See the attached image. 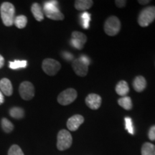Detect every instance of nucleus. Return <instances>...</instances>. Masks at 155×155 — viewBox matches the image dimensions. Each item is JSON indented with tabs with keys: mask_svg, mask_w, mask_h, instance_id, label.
Returning a JSON list of instances; mask_svg holds the SVG:
<instances>
[{
	"mask_svg": "<svg viewBox=\"0 0 155 155\" xmlns=\"http://www.w3.org/2000/svg\"><path fill=\"white\" fill-rule=\"evenodd\" d=\"M133 88L137 92H142L147 87V81L144 77L138 75L133 81Z\"/></svg>",
	"mask_w": 155,
	"mask_h": 155,
	"instance_id": "nucleus-14",
	"label": "nucleus"
},
{
	"mask_svg": "<svg viewBox=\"0 0 155 155\" xmlns=\"http://www.w3.org/2000/svg\"><path fill=\"white\" fill-rule=\"evenodd\" d=\"M9 115L16 119H22L25 116V111L20 107H13L9 110Z\"/></svg>",
	"mask_w": 155,
	"mask_h": 155,
	"instance_id": "nucleus-20",
	"label": "nucleus"
},
{
	"mask_svg": "<svg viewBox=\"0 0 155 155\" xmlns=\"http://www.w3.org/2000/svg\"><path fill=\"white\" fill-rule=\"evenodd\" d=\"M5 65V58H3V56L0 55V68H2Z\"/></svg>",
	"mask_w": 155,
	"mask_h": 155,
	"instance_id": "nucleus-31",
	"label": "nucleus"
},
{
	"mask_svg": "<svg viewBox=\"0 0 155 155\" xmlns=\"http://www.w3.org/2000/svg\"><path fill=\"white\" fill-rule=\"evenodd\" d=\"M141 155H155V145L146 142L141 147Z\"/></svg>",
	"mask_w": 155,
	"mask_h": 155,
	"instance_id": "nucleus-19",
	"label": "nucleus"
},
{
	"mask_svg": "<svg viewBox=\"0 0 155 155\" xmlns=\"http://www.w3.org/2000/svg\"><path fill=\"white\" fill-rule=\"evenodd\" d=\"M79 58H80L81 60H82V61L84 62L85 63H86L88 65H89V64H90V63H91L90 59H89V58H88V56H86V55H81Z\"/></svg>",
	"mask_w": 155,
	"mask_h": 155,
	"instance_id": "nucleus-29",
	"label": "nucleus"
},
{
	"mask_svg": "<svg viewBox=\"0 0 155 155\" xmlns=\"http://www.w3.org/2000/svg\"><path fill=\"white\" fill-rule=\"evenodd\" d=\"M14 23L17 28L23 29L28 24V18L25 15H19L15 18Z\"/></svg>",
	"mask_w": 155,
	"mask_h": 155,
	"instance_id": "nucleus-21",
	"label": "nucleus"
},
{
	"mask_svg": "<svg viewBox=\"0 0 155 155\" xmlns=\"http://www.w3.org/2000/svg\"><path fill=\"white\" fill-rule=\"evenodd\" d=\"M8 155H24V153L18 145L14 144L9 148Z\"/></svg>",
	"mask_w": 155,
	"mask_h": 155,
	"instance_id": "nucleus-25",
	"label": "nucleus"
},
{
	"mask_svg": "<svg viewBox=\"0 0 155 155\" xmlns=\"http://www.w3.org/2000/svg\"><path fill=\"white\" fill-rule=\"evenodd\" d=\"M127 2L126 0H116L115 1V5L116 7H118L119 8H122V7H124L126 5H127Z\"/></svg>",
	"mask_w": 155,
	"mask_h": 155,
	"instance_id": "nucleus-28",
	"label": "nucleus"
},
{
	"mask_svg": "<svg viewBox=\"0 0 155 155\" xmlns=\"http://www.w3.org/2000/svg\"><path fill=\"white\" fill-rule=\"evenodd\" d=\"M0 13L4 25L10 27L14 24L15 8L10 2H3L0 7Z\"/></svg>",
	"mask_w": 155,
	"mask_h": 155,
	"instance_id": "nucleus-1",
	"label": "nucleus"
},
{
	"mask_svg": "<svg viewBox=\"0 0 155 155\" xmlns=\"http://www.w3.org/2000/svg\"><path fill=\"white\" fill-rule=\"evenodd\" d=\"M86 104L92 110H97L101 107L102 103L101 97L96 94H91L86 98Z\"/></svg>",
	"mask_w": 155,
	"mask_h": 155,
	"instance_id": "nucleus-11",
	"label": "nucleus"
},
{
	"mask_svg": "<svg viewBox=\"0 0 155 155\" xmlns=\"http://www.w3.org/2000/svg\"><path fill=\"white\" fill-rule=\"evenodd\" d=\"M81 25H82L83 28L84 29L89 28V23L91 22V14L86 12H83L81 14Z\"/></svg>",
	"mask_w": 155,
	"mask_h": 155,
	"instance_id": "nucleus-24",
	"label": "nucleus"
},
{
	"mask_svg": "<svg viewBox=\"0 0 155 155\" xmlns=\"http://www.w3.org/2000/svg\"><path fill=\"white\" fill-rule=\"evenodd\" d=\"M27 65H28V62L26 61H15L9 62V68L12 70L25 68L27 67Z\"/></svg>",
	"mask_w": 155,
	"mask_h": 155,
	"instance_id": "nucleus-23",
	"label": "nucleus"
},
{
	"mask_svg": "<svg viewBox=\"0 0 155 155\" xmlns=\"http://www.w3.org/2000/svg\"><path fill=\"white\" fill-rule=\"evenodd\" d=\"M115 91L116 94L121 97L127 96V95L129 92V88L128 83L125 81H121L117 83L116 86Z\"/></svg>",
	"mask_w": 155,
	"mask_h": 155,
	"instance_id": "nucleus-16",
	"label": "nucleus"
},
{
	"mask_svg": "<svg viewBox=\"0 0 155 155\" xmlns=\"http://www.w3.org/2000/svg\"><path fill=\"white\" fill-rule=\"evenodd\" d=\"M150 0H145V1H142V0H139L138 2L140 4V5H147V4L150 3Z\"/></svg>",
	"mask_w": 155,
	"mask_h": 155,
	"instance_id": "nucleus-32",
	"label": "nucleus"
},
{
	"mask_svg": "<svg viewBox=\"0 0 155 155\" xmlns=\"http://www.w3.org/2000/svg\"><path fill=\"white\" fill-rule=\"evenodd\" d=\"M43 12L48 18L53 20H63L64 15L58 9V2L57 1L46 2L44 5Z\"/></svg>",
	"mask_w": 155,
	"mask_h": 155,
	"instance_id": "nucleus-2",
	"label": "nucleus"
},
{
	"mask_svg": "<svg viewBox=\"0 0 155 155\" xmlns=\"http://www.w3.org/2000/svg\"><path fill=\"white\" fill-rule=\"evenodd\" d=\"M94 5L92 0H77L75 2V8L77 10L84 11L90 9Z\"/></svg>",
	"mask_w": 155,
	"mask_h": 155,
	"instance_id": "nucleus-17",
	"label": "nucleus"
},
{
	"mask_svg": "<svg viewBox=\"0 0 155 155\" xmlns=\"http://www.w3.org/2000/svg\"><path fill=\"white\" fill-rule=\"evenodd\" d=\"M148 137L151 141H155V125L151 127L150 130H149Z\"/></svg>",
	"mask_w": 155,
	"mask_h": 155,
	"instance_id": "nucleus-27",
	"label": "nucleus"
},
{
	"mask_svg": "<svg viewBox=\"0 0 155 155\" xmlns=\"http://www.w3.org/2000/svg\"><path fill=\"white\" fill-rule=\"evenodd\" d=\"M155 19V7L151 6L143 9L138 17V24L142 28L148 27Z\"/></svg>",
	"mask_w": 155,
	"mask_h": 155,
	"instance_id": "nucleus-3",
	"label": "nucleus"
},
{
	"mask_svg": "<svg viewBox=\"0 0 155 155\" xmlns=\"http://www.w3.org/2000/svg\"><path fill=\"white\" fill-rule=\"evenodd\" d=\"M1 124L2 129L6 133H10L14 129V126H13L12 123L6 118H3L2 119Z\"/></svg>",
	"mask_w": 155,
	"mask_h": 155,
	"instance_id": "nucleus-22",
	"label": "nucleus"
},
{
	"mask_svg": "<svg viewBox=\"0 0 155 155\" xmlns=\"http://www.w3.org/2000/svg\"><path fill=\"white\" fill-rule=\"evenodd\" d=\"M72 67L75 74L78 76L84 77L88 74V65L80 58L73 60L72 62Z\"/></svg>",
	"mask_w": 155,
	"mask_h": 155,
	"instance_id": "nucleus-10",
	"label": "nucleus"
},
{
	"mask_svg": "<svg viewBox=\"0 0 155 155\" xmlns=\"http://www.w3.org/2000/svg\"><path fill=\"white\" fill-rule=\"evenodd\" d=\"M0 89H1L2 93H3L5 96H12L13 93V87L10 80L6 78L2 79L0 81Z\"/></svg>",
	"mask_w": 155,
	"mask_h": 155,
	"instance_id": "nucleus-13",
	"label": "nucleus"
},
{
	"mask_svg": "<svg viewBox=\"0 0 155 155\" xmlns=\"http://www.w3.org/2000/svg\"><path fill=\"white\" fill-rule=\"evenodd\" d=\"M87 41V37L83 32L74 31L71 35V44L78 50H81Z\"/></svg>",
	"mask_w": 155,
	"mask_h": 155,
	"instance_id": "nucleus-9",
	"label": "nucleus"
},
{
	"mask_svg": "<svg viewBox=\"0 0 155 155\" xmlns=\"http://www.w3.org/2000/svg\"><path fill=\"white\" fill-rule=\"evenodd\" d=\"M31 12L37 21L42 22L44 19V12L41 6L38 3H34L31 7Z\"/></svg>",
	"mask_w": 155,
	"mask_h": 155,
	"instance_id": "nucleus-15",
	"label": "nucleus"
},
{
	"mask_svg": "<svg viewBox=\"0 0 155 155\" xmlns=\"http://www.w3.org/2000/svg\"><path fill=\"white\" fill-rule=\"evenodd\" d=\"M73 138L71 133L65 129L58 132L57 137V148L60 151L66 150L72 145Z\"/></svg>",
	"mask_w": 155,
	"mask_h": 155,
	"instance_id": "nucleus-5",
	"label": "nucleus"
},
{
	"mask_svg": "<svg viewBox=\"0 0 155 155\" xmlns=\"http://www.w3.org/2000/svg\"><path fill=\"white\" fill-rule=\"evenodd\" d=\"M121 22L119 19L116 16H111L106 19L104 23V32L109 36H115L121 30Z\"/></svg>",
	"mask_w": 155,
	"mask_h": 155,
	"instance_id": "nucleus-4",
	"label": "nucleus"
},
{
	"mask_svg": "<svg viewBox=\"0 0 155 155\" xmlns=\"http://www.w3.org/2000/svg\"><path fill=\"white\" fill-rule=\"evenodd\" d=\"M118 104L120 106H121L122 108H124L125 110H131L133 107L132 104V101L131 98L129 96H124L120 98L118 100Z\"/></svg>",
	"mask_w": 155,
	"mask_h": 155,
	"instance_id": "nucleus-18",
	"label": "nucleus"
},
{
	"mask_svg": "<svg viewBox=\"0 0 155 155\" xmlns=\"http://www.w3.org/2000/svg\"><path fill=\"white\" fill-rule=\"evenodd\" d=\"M19 92L22 99L30 101L35 96V87L32 83L24 81L19 87Z\"/></svg>",
	"mask_w": 155,
	"mask_h": 155,
	"instance_id": "nucleus-8",
	"label": "nucleus"
},
{
	"mask_svg": "<svg viewBox=\"0 0 155 155\" xmlns=\"http://www.w3.org/2000/svg\"><path fill=\"white\" fill-rule=\"evenodd\" d=\"M78 96L77 91L75 89L70 88L62 91L58 96V102L61 105L67 106L72 104L76 99Z\"/></svg>",
	"mask_w": 155,
	"mask_h": 155,
	"instance_id": "nucleus-7",
	"label": "nucleus"
},
{
	"mask_svg": "<svg viewBox=\"0 0 155 155\" xmlns=\"http://www.w3.org/2000/svg\"><path fill=\"white\" fill-rule=\"evenodd\" d=\"M84 122V118L80 114H75L69 118L67 121V127L70 131H75L78 130L79 127Z\"/></svg>",
	"mask_w": 155,
	"mask_h": 155,
	"instance_id": "nucleus-12",
	"label": "nucleus"
},
{
	"mask_svg": "<svg viewBox=\"0 0 155 155\" xmlns=\"http://www.w3.org/2000/svg\"><path fill=\"white\" fill-rule=\"evenodd\" d=\"M125 126H126V129L128 131V132L130 133L131 134H134L132 120H131L130 117L125 118Z\"/></svg>",
	"mask_w": 155,
	"mask_h": 155,
	"instance_id": "nucleus-26",
	"label": "nucleus"
},
{
	"mask_svg": "<svg viewBox=\"0 0 155 155\" xmlns=\"http://www.w3.org/2000/svg\"><path fill=\"white\" fill-rule=\"evenodd\" d=\"M42 68L46 74L53 76L58 73L61 68V65L56 60L52 58H46L42 63Z\"/></svg>",
	"mask_w": 155,
	"mask_h": 155,
	"instance_id": "nucleus-6",
	"label": "nucleus"
},
{
	"mask_svg": "<svg viewBox=\"0 0 155 155\" xmlns=\"http://www.w3.org/2000/svg\"><path fill=\"white\" fill-rule=\"evenodd\" d=\"M63 57L65 58V59H66L67 61H71V60H73V56L71 55V54L67 53V52L63 53Z\"/></svg>",
	"mask_w": 155,
	"mask_h": 155,
	"instance_id": "nucleus-30",
	"label": "nucleus"
},
{
	"mask_svg": "<svg viewBox=\"0 0 155 155\" xmlns=\"http://www.w3.org/2000/svg\"><path fill=\"white\" fill-rule=\"evenodd\" d=\"M4 101H5V98H4V96L2 95V93L0 91V105L2 104Z\"/></svg>",
	"mask_w": 155,
	"mask_h": 155,
	"instance_id": "nucleus-33",
	"label": "nucleus"
}]
</instances>
